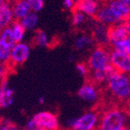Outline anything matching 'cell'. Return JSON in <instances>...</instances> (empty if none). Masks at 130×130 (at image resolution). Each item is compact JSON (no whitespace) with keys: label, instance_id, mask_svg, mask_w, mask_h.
Here are the masks:
<instances>
[{"label":"cell","instance_id":"30bf717a","mask_svg":"<svg viewBox=\"0 0 130 130\" xmlns=\"http://www.w3.org/2000/svg\"><path fill=\"white\" fill-rule=\"evenodd\" d=\"M115 68L111 65L108 67H105L103 69L96 70V71H90L88 76L89 77V82L93 83L95 85H101V84H107L108 80L113 75L116 73Z\"/></svg>","mask_w":130,"mask_h":130},{"label":"cell","instance_id":"e575fe53","mask_svg":"<svg viewBox=\"0 0 130 130\" xmlns=\"http://www.w3.org/2000/svg\"><path fill=\"white\" fill-rule=\"evenodd\" d=\"M36 130H47V129H44V128H37Z\"/></svg>","mask_w":130,"mask_h":130},{"label":"cell","instance_id":"83f0119b","mask_svg":"<svg viewBox=\"0 0 130 130\" xmlns=\"http://www.w3.org/2000/svg\"><path fill=\"white\" fill-rule=\"evenodd\" d=\"M76 0H63V7L67 10H74L76 7Z\"/></svg>","mask_w":130,"mask_h":130},{"label":"cell","instance_id":"52a82bcc","mask_svg":"<svg viewBox=\"0 0 130 130\" xmlns=\"http://www.w3.org/2000/svg\"><path fill=\"white\" fill-rule=\"evenodd\" d=\"M30 55V47L27 44L21 42L17 43L12 48L9 64L13 66H19L24 64Z\"/></svg>","mask_w":130,"mask_h":130},{"label":"cell","instance_id":"5b68a950","mask_svg":"<svg viewBox=\"0 0 130 130\" xmlns=\"http://www.w3.org/2000/svg\"><path fill=\"white\" fill-rule=\"evenodd\" d=\"M33 121L37 128L47 130H58L59 121L56 114L50 111H41L33 116Z\"/></svg>","mask_w":130,"mask_h":130},{"label":"cell","instance_id":"ba28073f","mask_svg":"<svg viewBox=\"0 0 130 130\" xmlns=\"http://www.w3.org/2000/svg\"><path fill=\"white\" fill-rule=\"evenodd\" d=\"M95 18L98 23H101V24L106 25L107 26H114V25L122 23L121 20L114 14V12L109 7L108 5L106 4V2L104 3V4H101L99 10H98Z\"/></svg>","mask_w":130,"mask_h":130},{"label":"cell","instance_id":"4dcf8cb0","mask_svg":"<svg viewBox=\"0 0 130 130\" xmlns=\"http://www.w3.org/2000/svg\"><path fill=\"white\" fill-rule=\"evenodd\" d=\"M45 101H46V99H45V98L44 96H39L38 98V103L40 105H44L45 104Z\"/></svg>","mask_w":130,"mask_h":130},{"label":"cell","instance_id":"484cf974","mask_svg":"<svg viewBox=\"0 0 130 130\" xmlns=\"http://www.w3.org/2000/svg\"><path fill=\"white\" fill-rule=\"evenodd\" d=\"M76 69L78 72V74L82 76H87L90 73L88 65L86 63H77L76 66Z\"/></svg>","mask_w":130,"mask_h":130},{"label":"cell","instance_id":"8d00e7d4","mask_svg":"<svg viewBox=\"0 0 130 130\" xmlns=\"http://www.w3.org/2000/svg\"><path fill=\"white\" fill-rule=\"evenodd\" d=\"M77 1H80V0H76V2H77Z\"/></svg>","mask_w":130,"mask_h":130},{"label":"cell","instance_id":"d4e9b609","mask_svg":"<svg viewBox=\"0 0 130 130\" xmlns=\"http://www.w3.org/2000/svg\"><path fill=\"white\" fill-rule=\"evenodd\" d=\"M33 12H39L44 7V0H26Z\"/></svg>","mask_w":130,"mask_h":130},{"label":"cell","instance_id":"f546056e","mask_svg":"<svg viewBox=\"0 0 130 130\" xmlns=\"http://www.w3.org/2000/svg\"><path fill=\"white\" fill-rule=\"evenodd\" d=\"M125 26H126V31H127L128 36L130 37V18L125 21Z\"/></svg>","mask_w":130,"mask_h":130},{"label":"cell","instance_id":"9a60e30c","mask_svg":"<svg viewBox=\"0 0 130 130\" xmlns=\"http://www.w3.org/2000/svg\"><path fill=\"white\" fill-rule=\"evenodd\" d=\"M108 27L109 26L98 23L93 28V38L98 46H107L108 44Z\"/></svg>","mask_w":130,"mask_h":130},{"label":"cell","instance_id":"7402d4cb","mask_svg":"<svg viewBox=\"0 0 130 130\" xmlns=\"http://www.w3.org/2000/svg\"><path fill=\"white\" fill-rule=\"evenodd\" d=\"M34 44L37 46H40V47L47 46L49 45V42L46 33L42 30H37L34 37Z\"/></svg>","mask_w":130,"mask_h":130},{"label":"cell","instance_id":"836d02e7","mask_svg":"<svg viewBox=\"0 0 130 130\" xmlns=\"http://www.w3.org/2000/svg\"><path fill=\"white\" fill-rule=\"evenodd\" d=\"M119 130H130V127L129 126H124V127H122L121 129H119Z\"/></svg>","mask_w":130,"mask_h":130},{"label":"cell","instance_id":"7c38bea8","mask_svg":"<svg viewBox=\"0 0 130 130\" xmlns=\"http://www.w3.org/2000/svg\"><path fill=\"white\" fill-rule=\"evenodd\" d=\"M101 4L96 0H80L76 3L75 9L80 11L89 18H95Z\"/></svg>","mask_w":130,"mask_h":130},{"label":"cell","instance_id":"ac0fdd59","mask_svg":"<svg viewBox=\"0 0 130 130\" xmlns=\"http://www.w3.org/2000/svg\"><path fill=\"white\" fill-rule=\"evenodd\" d=\"M15 45V41L14 39L13 32L10 26L5 27L1 31L0 35V47H6L12 49Z\"/></svg>","mask_w":130,"mask_h":130},{"label":"cell","instance_id":"f1b7e54d","mask_svg":"<svg viewBox=\"0 0 130 130\" xmlns=\"http://www.w3.org/2000/svg\"><path fill=\"white\" fill-rule=\"evenodd\" d=\"M37 126H36L35 122L33 121V119L31 118V119H29L27 121V123L24 126V129L23 130H36L37 129Z\"/></svg>","mask_w":130,"mask_h":130},{"label":"cell","instance_id":"7a4b0ae2","mask_svg":"<svg viewBox=\"0 0 130 130\" xmlns=\"http://www.w3.org/2000/svg\"><path fill=\"white\" fill-rule=\"evenodd\" d=\"M126 113L117 107L106 109L100 116L98 130H119L126 126Z\"/></svg>","mask_w":130,"mask_h":130},{"label":"cell","instance_id":"44dd1931","mask_svg":"<svg viewBox=\"0 0 130 130\" xmlns=\"http://www.w3.org/2000/svg\"><path fill=\"white\" fill-rule=\"evenodd\" d=\"M10 27L12 29V32H13L14 39H15V44L23 42V39L25 37V33H26V30L24 28V26H22L20 21L15 20L13 24L10 26Z\"/></svg>","mask_w":130,"mask_h":130},{"label":"cell","instance_id":"277c9868","mask_svg":"<svg viewBox=\"0 0 130 130\" xmlns=\"http://www.w3.org/2000/svg\"><path fill=\"white\" fill-rule=\"evenodd\" d=\"M111 51L107 46H98L92 50L87 60V65L90 71L103 69L110 65Z\"/></svg>","mask_w":130,"mask_h":130},{"label":"cell","instance_id":"4316f807","mask_svg":"<svg viewBox=\"0 0 130 130\" xmlns=\"http://www.w3.org/2000/svg\"><path fill=\"white\" fill-rule=\"evenodd\" d=\"M0 130H17V127L12 122L6 120V121H2V123H1Z\"/></svg>","mask_w":130,"mask_h":130},{"label":"cell","instance_id":"ffe728a7","mask_svg":"<svg viewBox=\"0 0 130 130\" xmlns=\"http://www.w3.org/2000/svg\"><path fill=\"white\" fill-rule=\"evenodd\" d=\"M20 23L26 31L35 30L38 24V17L36 12H31L26 17H25L22 20H20Z\"/></svg>","mask_w":130,"mask_h":130},{"label":"cell","instance_id":"1f68e13d","mask_svg":"<svg viewBox=\"0 0 130 130\" xmlns=\"http://www.w3.org/2000/svg\"><path fill=\"white\" fill-rule=\"evenodd\" d=\"M126 108H127V112L130 114V99L127 101V104H126Z\"/></svg>","mask_w":130,"mask_h":130},{"label":"cell","instance_id":"9c48e42d","mask_svg":"<svg viewBox=\"0 0 130 130\" xmlns=\"http://www.w3.org/2000/svg\"><path fill=\"white\" fill-rule=\"evenodd\" d=\"M77 95L85 102L95 103L99 98V92L96 87V85L87 81L78 89Z\"/></svg>","mask_w":130,"mask_h":130},{"label":"cell","instance_id":"6da1fadb","mask_svg":"<svg viewBox=\"0 0 130 130\" xmlns=\"http://www.w3.org/2000/svg\"><path fill=\"white\" fill-rule=\"evenodd\" d=\"M107 89L109 93L119 101L130 99V76L127 74L116 72L108 80Z\"/></svg>","mask_w":130,"mask_h":130},{"label":"cell","instance_id":"d6986e66","mask_svg":"<svg viewBox=\"0 0 130 130\" xmlns=\"http://www.w3.org/2000/svg\"><path fill=\"white\" fill-rule=\"evenodd\" d=\"M95 43V39L93 37L88 35H80L78 36L74 42L75 48L78 51H83L85 49L90 48Z\"/></svg>","mask_w":130,"mask_h":130},{"label":"cell","instance_id":"8fae6325","mask_svg":"<svg viewBox=\"0 0 130 130\" xmlns=\"http://www.w3.org/2000/svg\"><path fill=\"white\" fill-rule=\"evenodd\" d=\"M127 37L129 36L126 31L125 23H119L108 27V44L110 47Z\"/></svg>","mask_w":130,"mask_h":130},{"label":"cell","instance_id":"cb8c5ba5","mask_svg":"<svg viewBox=\"0 0 130 130\" xmlns=\"http://www.w3.org/2000/svg\"><path fill=\"white\" fill-rule=\"evenodd\" d=\"M87 18V15L83 14L80 11L74 9L72 11V24L74 26H79L85 23V20Z\"/></svg>","mask_w":130,"mask_h":130},{"label":"cell","instance_id":"3957f363","mask_svg":"<svg viewBox=\"0 0 130 130\" xmlns=\"http://www.w3.org/2000/svg\"><path fill=\"white\" fill-rule=\"evenodd\" d=\"M100 117L95 111H87L80 117L68 120L69 130H95L98 128Z\"/></svg>","mask_w":130,"mask_h":130},{"label":"cell","instance_id":"4fadbf2b","mask_svg":"<svg viewBox=\"0 0 130 130\" xmlns=\"http://www.w3.org/2000/svg\"><path fill=\"white\" fill-rule=\"evenodd\" d=\"M106 4L121 21H126L130 18V7L122 0H107Z\"/></svg>","mask_w":130,"mask_h":130},{"label":"cell","instance_id":"d590c367","mask_svg":"<svg viewBox=\"0 0 130 130\" xmlns=\"http://www.w3.org/2000/svg\"><path fill=\"white\" fill-rule=\"evenodd\" d=\"M127 54H128V55H129V56H130V48H129V50H128V52H127Z\"/></svg>","mask_w":130,"mask_h":130},{"label":"cell","instance_id":"603a6c76","mask_svg":"<svg viewBox=\"0 0 130 130\" xmlns=\"http://www.w3.org/2000/svg\"><path fill=\"white\" fill-rule=\"evenodd\" d=\"M111 48H112V50H116V51L127 53L130 48V37H127L126 38L116 43L114 46H112Z\"/></svg>","mask_w":130,"mask_h":130},{"label":"cell","instance_id":"5bb4252c","mask_svg":"<svg viewBox=\"0 0 130 130\" xmlns=\"http://www.w3.org/2000/svg\"><path fill=\"white\" fill-rule=\"evenodd\" d=\"M15 21L12 5L7 0L5 3L0 5V26L1 28L8 27Z\"/></svg>","mask_w":130,"mask_h":130},{"label":"cell","instance_id":"d6a6232c","mask_svg":"<svg viewBox=\"0 0 130 130\" xmlns=\"http://www.w3.org/2000/svg\"><path fill=\"white\" fill-rule=\"evenodd\" d=\"M98 3H100V4H104V3L107 2V0H96Z\"/></svg>","mask_w":130,"mask_h":130},{"label":"cell","instance_id":"e0dca14e","mask_svg":"<svg viewBox=\"0 0 130 130\" xmlns=\"http://www.w3.org/2000/svg\"><path fill=\"white\" fill-rule=\"evenodd\" d=\"M14 101V90L7 86L6 80L1 85L0 90V106L3 108H7L13 104Z\"/></svg>","mask_w":130,"mask_h":130},{"label":"cell","instance_id":"8992f818","mask_svg":"<svg viewBox=\"0 0 130 130\" xmlns=\"http://www.w3.org/2000/svg\"><path fill=\"white\" fill-rule=\"evenodd\" d=\"M110 65L117 72L130 74V56L127 53L111 50Z\"/></svg>","mask_w":130,"mask_h":130},{"label":"cell","instance_id":"2e32d148","mask_svg":"<svg viewBox=\"0 0 130 130\" xmlns=\"http://www.w3.org/2000/svg\"><path fill=\"white\" fill-rule=\"evenodd\" d=\"M12 9H13L15 20L20 21L25 17L32 12L29 5L26 0H14L12 3Z\"/></svg>","mask_w":130,"mask_h":130}]
</instances>
